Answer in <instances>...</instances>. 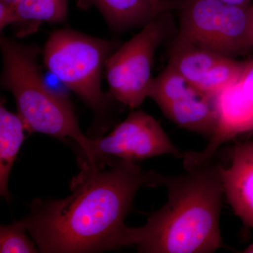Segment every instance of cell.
Wrapping results in <instances>:
<instances>
[{
	"label": "cell",
	"mask_w": 253,
	"mask_h": 253,
	"mask_svg": "<svg viewBox=\"0 0 253 253\" xmlns=\"http://www.w3.org/2000/svg\"><path fill=\"white\" fill-rule=\"evenodd\" d=\"M105 166L83 169L61 200L33 201L20 220L40 252L89 253L124 247L125 220L141 187L159 186V174L136 163L109 160Z\"/></svg>",
	"instance_id": "6da1fadb"
},
{
	"label": "cell",
	"mask_w": 253,
	"mask_h": 253,
	"mask_svg": "<svg viewBox=\"0 0 253 253\" xmlns=\"http://www.w3.org/2000/svg\"><path fill=\"white\" fill-rule=\"evenodd\" d=\"M185 170L178 175L160 174L168 201L144 226L127 228L125 246H136L143 253H212L224 246L220 165L212 162Z\"/></svg>",
	"instance_id": "7a4b0ae2"
},
{
	"label": "cell",
	"mask_w": 253,
	"mask_h": 253,
	"mask_svg": "<svg viewBox=\"0 0 253 253\" xmlns=\"http://www.w3.org/2000/svg\"><path fill=\"white\" fill-rule=\"evenodd\" d=\"M3 86L14 96L17 114L28 133L72 139L82 153V168L96 167L91 139L82 132L73 105L46 85L38 66L40 49L1 36Z\"/></svg>",
	"instance_id": "3957f363"
},
{
	"label": "cell",
	"mask_w": 253,
	"mask_h": 253,
	"mask_svg": "<svg viewBox=\"0 0 253 253\" xmlns=\"http://www.w3.org/2000/svg\"><path fill=\"white\" fill-rule=\"evenodd\" d=\"M116 41L95 38L71 29L51 33L43 49L46 69L89 106L104 130L112 117L111 95L101 89L103 71L117 48Z\"/></svg>",
	"instance_id": "277c9868"
},
{
	"label": "cell",
	"mask_w": 253,
	"mask_h": 253,
	"mask_svg": "<svg viewBox=\"0 0 253 253\" xmlns=\"http://www.w3.org/2000/svg\"><path fill=\"white\" fill-rule=\"evenodd\" d=\"M251 5L235 6L221 0H185L176 40L229 57L253 49Z\"/></svg>",
	"instance_id": "5b68a950"
},
{
	"label": "cell",
	"mask_w": 253,
	"mask_h": 253,
	"mask_svg": "<svg viewBox=\"0 0 253 253\" xmlns=\"http://www.w3.org/2000/svg\"><path fill=\"white\" fill-rule=\"evenodd\" d=\"M166 34L161 15L109 56L105 71L110 94L116 101L134 109L148 97L155 54Z\"/></svg>",
	"instance_id": "8992f818"
},
{
	"label": "cell",
	"mask_w": 253,
	"mask_h": 253,
	"mask_svg": "<svg viewBox=\"0 0 253 253\" xmlns=\"http://www.w3.org/2000/svg\"><path fill=\"white\" fill-rule=\"evenodd\" d=\"M91 151L98 166L111 159L136 163L163 155L176 158L184 156L157 120L141 110L129 113L108 135L91 139Z\"/></svg>",
	"instance_id": "52a82bcc"
},
{
	"label": "cell",
	"mask_w": 253,
	"mask_h": 253,
	"mask_svg": "<svg viewBox=\"0 0 253 253\" xmlns=\"http://www.w3.org/2000/svg\"><path fill=\"white\" fill-rule=\"evenodd\" d=\"M148 97L179 127L211 138L217 123L214 96L194 87L168 64L154 78Z\"/></svg>",
	"instance_id": "ba28073f"
},
{
	"label": "cell",
	"mask_w": 253,
	"mask_h": 253,
	"mask_svg": "<svg viewBox=\"0 0 253 253\" xmlns=\"http://www.w3.org/2000/svg\"><path fill=\"white\" fill-rule=\"evenodd\" d=\"M168 64L194 87L215 96L219 91L239 81L247 61L219 54L176 40Z\"/></svg>",
	"instance_id": "9c48e42d"
},
{
	"label": "cell",
	"mask_w": 253,
	"mask_h": 253,
	"mask_svg": "<svg viewBox=\"0 0 253 253\" xmlns=\"http://www.w3.org/2000/svg\"><path fill=\"white\" fill-rule=\"evenodd\" d=\"M214 101L217 123L214 132L203 151L184 154V169L212 163L221 145L240 134L253 131V101L245 94L239 81L219 91Z\"/></svg>",
	"instance_id": "30bf717a"
},
{
	"label": "cell",
	"mask_w": 253,
	"mask_h": 253,
	"mask_svg": "<svg viewBox=\"0 0 253 253\" xmlns=\"http://www.w3.org/2000/svg\"><path fill=\"white\" fill-rule=\"evenodd\" d=\"M229 161L220 166L224 195L244 225L253 229V141L235 145Z\"/></svg>",
	"instance_id": "8fae6325"
},
{
	"label": "cell",
	"mask_w": 253,
	"mask_h": 253,
	"mask_svg": "<svg viewBox=\"0 0 253 253\" xmlns=\"http://www.w3.org/2000/svg\"><path fill=\"white\" fill-rule=\"evenodd\" d=\"M81 6H95L116 32L144 26L170 7L166 0H79Z\"/></svg>",
	"instance_id": "7c38bea8"
},
{
	"label": "cell",
	"mask_w": 253,
	"mask_h": 253,
	"mask_svg": "<svg viewBox=\"0 0 253 253\" xmlns=\"http://www.w3.org/2000/svg\"><path fill=\"white\" fill-rule=\"evenodd\" d=\"M26 127L17 113L0 105V194L9 199L8 182L11 168L25 139Z\"/></svg>",
	"instance_id": "4fadbf2b"
},
{
	"label": "cell",
	"mask_w": 253,
	"mask_h": 253,
	"mask_svg": "<svg viewBox=\"0 0 253 253\" xmlns=\"http://www.w3.org/2000/svg\"><path fill=\"white\" fill-rule=\"evenodd\" d=\"M16 23L32 24L37 29L41 23H62L67 18L68 0H9Z\"/></svg>",
	"instance_id": "5bb4252c"
},
{
	"label": "cell",
	"mask_w": 253,
	"mask_h": 253,
	"mask_svg": "<svg viewBox=\"0 0 253 253\" xmlns=\"http://www.w3.org/2000/svg\"><path fill=\"white\" fill-rule=\"evenodd\" d=\"M26 229L16 221L9 225L0 228V253H39L36 244L26 234Z\"/></svg>",
	"instance_id": "9a60e30c"
},
{
	"label": "cell",
	"mask_w": 253,
	"mask_h": 253,
	"mask_svg": "<svg viewBox=\"0 0 253 253\" xmlns=\"http://www.w3.org/2000/svg\"><path fill=\"white\" fill-rule=\"evenodd\" d=\"M16 23V15L9 0H0V30Z\"/></svg>",
	"instance_id": "2e32d148"
},
{
	"label": "cell",
	"mask_w": 253,
	"mask_h": 253,
	"mask_svg": "<svg viewBox=\"0 0 253 253\" xmlns=\"http://www.w3.org/2000/svg\"><path fill=\"white\" fill-rule=\"evenodd\" d=\"M239 83L246 96L253 101V59L247 61Z\"/></svg>",
	"instance_id": "e0dca14e"
},
{
	"label": "cell",
	"mask_w": 253,
	"mask_h": 253,
	"mask_svg": "<svg viewBox=\"0 0 253 253\" xmlns=\"http://www.w3.org/2000/svg\"><path fill=\"white\" fill-rule=\"evenodd\" d=\"M227 4L235 5V6H246V5L251 4V1L253 0H221Z\"/></svg>",
	"instance_id": "ac0fdd59"
},
{
	"label": "cell",
	"mask_w": 253,
	"mask_h": 253,
	"mask_svg": "<svg viewBox=\"0 0 253 253\" xmlns=\"http://www.w3.org/2000/svg\"><path fill=\"white\" fill-rule=\"evenodd\" d=\"M242 253H253V243L251 245H249L246 249L242 251Z\"/></svg>",
	"instance_id": "d6986e66"
},
{
	"label": "cell",
	"mask_w": 253,
	"mask_h": 253,
	"mask_svg": "<svg viewBox=\"0 0 253 253\" xmlns=\"http://www.w3.org/2000/svg\"><path fill=\"white\" fill-rule=\"evenodd\" d=\"M251 33L253 41V4L251 5Z\"/></svg>",
	"instance_id": "ffe728a7"
}]
</instances>
